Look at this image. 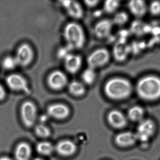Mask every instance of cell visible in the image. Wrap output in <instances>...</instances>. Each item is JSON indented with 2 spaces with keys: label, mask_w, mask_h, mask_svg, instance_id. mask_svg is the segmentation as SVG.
<instances>
[{
  "label": "cell",
  "mask_w": 160,
  "mask_h": 160,
  "mask_svg": "<svg viewBox=\"0 0 160 160\" xmlns=\"http://www.w3.org/2000/svg\"><path fill=\"white\" fill-rule=\"evenodd\" d=\"M119 2L117 1H107L104 4L105 11L108 13H112L118 9Z\"/></svg>",
  "instance_id": "25"
},
{
  "label": "cell",
  "mask_w": 160,
  "mask_h": 160,
  "mask_svg": "<svg viewBox=\"0 0 160 160\" xmlns=\"http://www.w3.org/2000/svg\"><path fill=\"white\" fill-rule=\"evenodd\" d=\"M43 160L42 159H41V158H35V159H34V160Z\"/></svg>",
  "instance_id": "32"
},
{
  "label": "cell",
  "mask_w": 160,
  "mask_h": 160,
  "mask_svg": "<svg viewBox=\"0 0 160 160\" xmlns=\"http://www.w3.org/2000/svg\"><path fill=\"white\" fill-rule=\"evenodd\" d=\"M113 23L109 20L100 21L95 26L94 32L97 37L105 38L110 33L112 29Z\"/></svg>",
  "instance_id": "17"
},
{
  "label": "cell",
  "mask_w": 160,
  "mask_h": 160,
  "mask_svg": "<svg viewBox=\"0 0 160 160\" xmlns=\"http://www.w3.org/2000/svg\"><path fill=\"white\" fill-rule=\"evenodd\" d=\"M20 112L24 125L27 127H32L37 118V110L35 105L30 101H27L21 106Z\"/></svg>",
  "instance_id": "5"
},
{
  "label": "cell",
  "mask_w": 160,
  "mask_h": 160,
  "mask_svg": "<svg viewBox=\"0 0 160 160\" xmlns=\"http://www.w3.org/2000/svg\"><path fill=\"white\" fill-rule=\"evenodd\" d=\"M132 90L130 82L124 78H113L108 81L105 86L106 94L113 100L125 99L130 95Z\"/></svg>",
  "instance_id": "2"
},
{
  "label": "cell",
  "mask_w": 160,
  "mask_h": 160,
  "mask_svg": "<svg viewBox=\"0 0 160 160\" xmlns=\"http://www.w3.org/2000/svg\"><path fill=\"white\" fill-rule=\"evenodd\" d=\"M99 1H85V3L87 6L88 7H94L97 5Z\"/></svg>",
  "instance_id": "30"
},
{
  "label": "cell",
  "mask_w": 160,
  "mask_h": 160,
  "mask_svg": "<svg viewBox=\"0 0 160 160\" xmlns=\"http://www.w3.org/2000/svg\"><path fill=\"white\" fill-rule=\"evenodd\" d=\"M96 78V74L94 69L89 67L83 72L82 78L83 82L87 85H91L94 82Z\"/></svg>",
  "instance_id": "22"
},
{
  "label": "cell",
  "mask_w": 160,
  "mask_h": 160,
  "mask_svg": "<svg viewBox=\"0 0 160 160\" xmlns=\"http://www.w3.org/2000/svg\"><path fill=\"white\" fill-rule=\"evenodd\" d=\"M0 160H12V159L8 156H2L0 157Z\"/></svg>",
  "instance_id": "31"
},
{
  "label": "cell",
  "mask_w": 160,
  "mask_h": 160,
  "mask_svg": "<svg viewBox=\"0 0 160 160\" xmlns=\"http://www.w3.org/2000/svg\"><path fill=\"white\" fill-rule=\"evenodd\" d=\"M63 60L65 68L71 73L78 72L82 64V59L79 55L70 54Z\"/></svg>",
  "instance_id": "15"
},
{
  "label": "cell",
  "mask_w": 160,
  "mask_h": 160,
  "mask_svg": "<svg viewBox=\"0 0 160 160\" xmlns=\"http://www.w3.org/2000/svg\"><path fill=\"white\" fill-rule=\"evenodd\" d=\"M6 83L8 87L12 90L23 92L27 94H30L31 92L27 80L20 75H10L6 78Z\"/></svg>",
  "instance_id": "6"
},
{
  "label": "cell",
  "mask_w": 160,
  "mask_h": 160,
  "mask_svg": "<svg viewBox=\"0 0 160 160\" xmlns=\"http://www.w3.org/2000/svg\"><path fill=\"white\" fill-rule=\"evenodd\" d=\"M135 133L126 131L117 134L115 138V142L122 148H128L134 145L137 141Z\"/></svg>",
  "instance_id": "12"
},
{
  "label": "cell",
  "mask_w": 160,
  "mask_h": 160,
  "mask_svg": "<svg viewBox=\"0 0 160 160\" xmlns=\"http://www.w3.org/2000/svg\"><path fill=\"white\" fill-rule=\"evenodd\" d=\"M128 6L130 12L138 17L144 15L147 10L146 4L142 1H132L129 2Z\"/></svg>",
  "instance_id": "18"
},
{
  "label": "cell",
  "mask_w": 160,
  "mask_h": 160,
  "mask_svg": "<svg viewBox=\"0 0 160 160\" xmlns=\"http://www.w3.org/2000/svg\"><path fill=\"white\" fill-rule=\"evenodd\" d=\"M68 89L71 94L76 96H82L86 91L84 84L82 82L76 80L70 83Z\"/></svg>",
  "instance_id": "20"
},
{
  "label": "cell",
  "mask_w": 160,
  "mask_h": 160,
  "mask_svg": "<svg viewBox=\"0 0 160 160\" xmlns=\"http://www.w3.org/2000/svg\"><path fill=\"white\" fill-rule=\"evenodd\" d=\"M149 10L152 15H157L160 13V2L154 1L152 2L150 5Z\"/></svg>",
  "instance_id": "28"
},
{
  "label": "cell",
  "mask_w": 160,
  "mask_h": 160,
  "mask_svg": "<svg viewBox=\"0 0 160 160\" xmlns=\"http://www.w3.org/2000/svg\"><path fill=\"white\" fill-rule=\"evenodd\" d=\"M145 111L142 107L138 106L133 107L129 109L128 118L130 120L135 122H140L144 119Z\"/></svg>",
  "instance_id": "19"
},
{
  "label": "cell",
  "mask_w": 160,
  "mask_h": 160,
  "mask_svg": "<svg viewBox=\"0 0 160 160\" xmlns=\"http://www.w3.org/2000/svg\"><path fill=\"white\" fill-rule=\"evenodd\" d=\"M2 65L5 70H12L15 68L18 64L15 57L7 56L2 60Z\"/></svg>",
  "instance_id": "23"
},
{
  "label": "cell",
  "mask_w": 160,
  "mask_h": 160,
  "mask_svg": "<svg viewBox=\"0 0 160 160\" xmlns=\"http://www.w3.org/2000/svg\"><path fill=\"white\" fill-rule=\"evenodd\" d=\"M109 57V54L106 49L96 50L89 56L87 60L89 67L94 70L95 68L103 66L108 62Z\"/></svg>",
  "instance_id": "8"
},
{
  "label": "cell",
  "mask_w": 160,
  "mask_h": 160,
  "mask_svg": "<svg viewBox=\"0 0 160 160\" xmlns=\"http://www.w3.org/2000/svg\"><path fill=\"white\" fill-rule=\"evenodd\" d=\"M47 113L48 116L58 119L66 118L70 114L69 108L61 103L50 105L48 107Z\"/></svg>",
  "instance_id": "13"
},
{
  "label": "cell",
  "mask_w": 160,
  "mask_h": 160,
  "mask_svg": "<svg viewBox=\"0 0 160 160\" xmlns=\"http://www.w3.org/2000/svg\"><path fill=\"white\" fill-rule=\"evenodd\" d=\"M128 17L127 15L123 12L117 14L113 20V23L117 25H122L127 21Z\"/></svg>",
  "instance_id": "26"
},
{
  "label": "cell",
  "mask_w": 160,
  "mask_h": 160,
  "mask_svg": "<svg viewBox=\"0 0 160 160\" xmlns=\"http://www.w3.org/2000/svg\"><path fill=\"white\" fill-rule=\"evenodd\" d=\"M35 132L36 134L40 137H48L51 134L50 129L43 124L37 125L35 128Z\"/></svg>",
  "instance_id": "24"
},
{
  "label": "cell",
  "mask_w": 160,
  "mask_h": 160,
  "mask_svg": "<svg viewBox=\"0 0 160 160\" xmlns=\"http://www.w3.org/2000/svg\"><path fill=\"white\" fill-rule=\"evenodd\" d=\"M62 8L68 15L75 19H80L83 16V11L80 4L74 1H61L60 2Z\"/></svg>",
  "instance_id": "11"
},
{
  "label": "cell",
  "mask_w": 160,
  "mask_h": 160,
  "mask_svg": "<svg viewBox=\"0 0 160 160\" xmlns=\"http://www.w3.org/2000/svg\"><path fill=\"white\" fill-rule=\"evenodd\" d=\"M6 96V92L5 88L2 85L0 84V102L3 101Z\"/></svg>",
  "instance_id": "29"
},
{
  "label": "cell",
  "mask_w": 160,
  "mask_h": 160,
  "mask_svg": "<svg viewBox=\"0 0 160 160\" xmlns=\"http://www.w3.org/2000/svg\"><path fill=\"white\" fill-rule=\"evenodd\" d=\"M77 146L72 140H62L57 144L55 149L60 155L63 156H69L73 154L77 151Z\"/></svg>",
  "instance_id": "14"
},
{
  "label": "cell",
  "mask_w": 160,
  "mask_h": 160,
  "mask_svg": "<svg viewBox=\"0 0 160 160\" xmlns=\"http://www.w3.org/2000/svg\"><path fill=\"white\" fill-rule=\"evenodd\" d=\"M68 82L67 77L63 72L55 71L51 72L48 78V84L51 88L60 90L63 88Z\"/></svg>",
  "instance_id": "9"
},
{
  "label": "cell",
  "mask_w": 160,
  "mask_h": 160,
  "mask_svg": "<svg viewBox=\"0 0 160 160\" xmlns=\"http://www.w3.org/2000/svg\"><path fill=\"white\" fill-rule=\"evenodd\" d=\"M31 147L27 142H21L17 146L15 150L16 160H29L32 155Z\"/></svg>",
  "instance_id": "16"
},
{
  "label": "cell",
  "mask_w": 160,
  "mask_h": 160,
  "mask_svg": "<svg viewBox=\"0 0 160 160\" xmlns=\"http://www.w3.org/2000/svg\"><path fill=\"white\" fill-rule=\"evenodd\" d=\"M55 150L53 145L48 141L39 142L36 146V150L40 154L43 155L51 154Z\"/></svg>",
  "instance_id": "21"
},
{
  "label": "cell",
  "mask_w": 160,
  "mask_h": 160,
  "mask_svg": "<svg viewBox=\"0 0 160 160\" xmlns=\"http://www.w3.org/2000/svg\"><path fill=\"white\" fill-rule=\"evenodd\" d=\"M107 121L109 125L115 129H120L127 125V119L123 113L117 110H113L107 115Z\"/></svg>",
  "instance_id": "10"
},
{
  "label": "cell",
  "mask_w": 160,
  "mask_h": 160,
  "mask_svg": "<svg viewBox=\"0 0 160 160\" xmlns=\"http://www.w3.org/2000/svg\"><path fill=\"white\" fill-rule=\"evenodd\" d=\"M18 64L22 67L28 66L32 61L33 52L29 45L23 44L19 47L15 57Z\"/></svg>",
  "instance_id": "7"
},
{
  "label": "cell",
  "mask_w": 160,
  "mask_h": 160,
  "mask_svg": "<svg viewBox=\"0 0 160 160\" xmlns=\"http://www.w3.org/2000/svg\"><path fill=\"white\" fill-rule=\"evenodd\" d=\"M156 125L152 120L144 119L138 123L135 133L138 141L147 143L155 133Z\"/></svg>",
  "instance_id": "4"
},
{
  "label": "cell",
  "mask_w": 160,
  "mask_h": 160,
  "mask_svg": "<svg viewBox=\"0 0 160 160\" xmlns=\"http://www.w3.org/2000/svg\"><path fill=\"white\" fill-rule=\"evenodd\" d=\"M137 91L142 99L154 101L160 97V79L155 76H147L139 80Z\"/></svg>",
  "instance_id": "1"
},
{
  "label": "cell",
  "mask_w": 160,
  "mask_h": 160,
  "mask_svg": "<svg viewBox=\"0 0 160 160\" xmlns=\"http://www.w3.org/2000/svg\"><path fill=\"white\" fill-rule=\"evenodd\" d=\"M72 50L70 47L66 45L59 49L58 52V56L60 58L64 60L68 55L72 54L71 51Z\"/></svg>",
  "instance_id": "27"
},
{
  "label": "cell",
  "mask_w": 160,
  "mask_h": 160,
  "mask_svg": "<svg viewBox=\"0 0 160 160\" xmlns=\"http://www.w3.org/2000/svg\"><path fill=\"white\" fill-rule=\"evenodd\" d=\"M66 45L72 50L80 49L85 42V34L81 26L76 23L67 24L63 30Z\"/></svg>",
  "instance_id": "3"
}]
</instances>
